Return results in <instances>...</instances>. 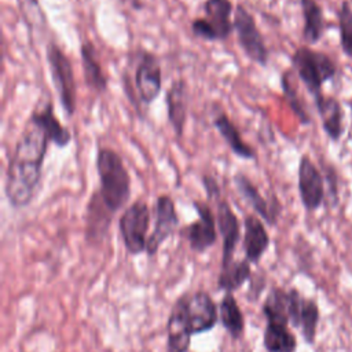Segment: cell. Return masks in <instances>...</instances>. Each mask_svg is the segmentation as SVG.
<instances>
[{"mask_svg": "<svg viewBox=\"0 0 352 352\" xmlns=\"http://www.w3.org/2000/svg\"><path fill=\"white\" fill-rule=\"evenodd\" d=\"M300 1H301L302 16H304L302 36L305 41L314 44L320 38L324 28L322 8L315 0H300Z\"/></svg>", "mask_w": 352, "mask_h": 352, "instance_id": "cell-26", "label": "cell"}, {"mask_svg": "<svg viewBox=\"0 0 352 352\" xmlns=\"http://www.w3.org/2000/svg\"><path fill=\"white\" fill-rule=\"evenodd\" d=\"M191 330V334H201L212 330L219 320V308L209 293L198 290L179 297Z\"/></svg>", "mask_w": 352, "mask_h": 352, "instance_id": "cell-10", "label": "cell"}, {"mask_svg": "<svg viewBox=\"0 0 352 352\" xmlns=\"http://www.w3.org/2000/svg\"><path fill=\"white\" fill-rule=\"evenodd\" d=\"M96 172L99 176V195L106 208L116 214L131 198V175L121 155L109 147L96 151Z\"/></svg>", "mask_w": 352, "mask_h": 352, "instance_id": "cell-2", "label": "cell"}, {"mask_svg": "<svg viewBox=\"0 0 352 352\" xmlns=\"http://www.w3.org/2000/svg\"><path fill=\"white\" fill-rule=\"evenodd\" d=\"M217 230L221 236V265H227L234 260L235 248L241 239V227L236 214L226 199L217 201L216 210Z\"/></svg>", "mask_w": 352, "mask_h": 352, "instance_id": "cell-14", "label": "cell"}, {"mask_svg": "<svg viewBox=\"0 0 352 352\" xmlns=\"http://www.w3.org/2000/svg\"><path fill=\"white\" fill-rule=\"evenodd\" d=\"M219 319L223 327L234 340H239L245 331L243 314L231 292H227L219 307Z\"/></svg>", "mask_w": 352, "mask_h": 352, "instance_id": "cell-21", "label": "cell"}, {"mask_svg": "<svg viewBox=\"0 0 352 352\" xmlns=\"http://www.w3.org/2000/svg\"><path fill=\"white\" fill-rule=\"evenodd\" d=\"M191 336L183 304L177 298L166 323V352H188Z\"/></svg>", "mask_w": 352, "mask_h": 352, "instance_id": "cell-17", "label": "cell"}, {"mask_svg": "<svg viewBox=\"0 0 352 352\" xmlns=\"http://www.w3.org/2000/svg\"><path fill=\"white\" fill-rule=\"evenodd\" d=\"M26 3H29V4H33L34 7H37V8H38V3H37V0H22V4H23L22 7H25V4H26Z\"/></svg>", "mask_w": 352, "mask_h": 352, "instance_id": "cell-31", "label": "cell"}, {"mask_svg": "<svg viewBox=\"0 0 352 352\" xmlns=\"http://www.w3.org/2000/svg\"><path fill=\"white\" fill-rule=\"evenodd\" d=\"M50 143H52V136L34 107L22 128L7 165L4 192L12 208L29 206L38 194Z\"/></svg>", "mask_w": 352, "mask_h": 352, "instance_id": "cell-1", "label": "cell"}, {"mask_svg": "<svg viewBox=\"0 0 352 352\" xmlns=\"http://www.w3.org/2000/svg\"><path fill=\"white\" fill-rule=\"evenodd\" d=\"M234 32L243 54L256 65L265 67L270 59V50L265 44L254 16L243 4H236L234 11Z\"/></svg>", "mask_w": 352, "mask_h": 352, "instance_id": "cell-7", "label": "cell"}, {"mask_svg": "<svg viewBox=\"0 0 352 352\" xmlns=\"http://www.w3.org/2000/svg\"><path fill=\"white\" fill-rule=\"evenodd\" d=\"M213 126L227 143L231 153L242 160H256L257 154L252 146H249L241 136L236 125L230 120L224 111H219L213 118Z\"/></svg>", "mask_w": 352, "mask_h": 352, "instance_id": "cell-20", "label": "cell"}, {"mask_svg": "<svg viewBox=\"0 0 352 352\" xmlns=\"http://www.w3.org/2000/svg\"><path fill=\"white\" fill-rule=\"evenodd\" d=\"M201 182H202V186L206 191V197L208 199H213V198H219L220 195V187L216 182V179L212 176V175H204L201 177Z\"/></svg>", "mask_w": 352, "mask_h": 352, "instance_id": "cell-30", "label": "cell"}, {"mask_svg": "<svg viewBox=\"0 0 352 352\" xmlns=\"http://www.w3.org/2000/svg\"><path fill=\"white\" fill-rule=\"evenodd\" d=\"M280 87H282V91H283V95L290 106V109L294 111V114L300 118V121L302 124H307L309 122V117L304 109V104L298 98V94H297V89L293 84V80H292V73L290 72H285L280 77Z\"/></svg>", "mask_w": 352, "mask_h": 352, "instance_id": "cell-28", "label": "cell"}, {"mask_svg": "<svg viewBox=\"0 0 352 352\" xmlns=\"http://www.w3.org/2000/svg\"><path fill=\"white\" fill-rule=\"evenodd\" d=\"M242 246L249 263L257 264L270 246V235L264 223L256 214H248L243 219Z\"/></svg>", "mask_w": 352, "mask_h": 352, "instance_id": "cell-16", "label": "cell"}, {"mask_svg": "<svg viewBox=\"0 0 352 352\" xmlns=\"http://www.w3.org/2000/svg\"><path fill=\"white\" fill-rule=\"evenodd\" d=\"M252 276L250 263L245 260H232L227 265L220 267L217 276V289L227 292L238 290Z\"/></svg>", "mask_w": 352, "mask_h": 352, "instance_id": "cell-22", "label": "cell"}, {"mask_svg": "<svg viewBox=\"0 0 352 352\" xmlns=\"http://www.w3.org/2000/svg\"><path fill=\"white\" fill-rule=\"evenodd\" d=\"M340 30L344 51L352 58V10L348 4H344L340 12Z\"/></svg>", "mask_w": 352, "mask_h": 352, "instance_id": "cell-29", "label": "cell"}, {"mask_svg": "<svg viewBox=\"0 0 352 352\" xmlns=\"http://www.w3.org/2000/svg\"><path fill=\"white\" fill-rule=\"evenodd\" d=\"M292 65L298 78L304 82L315 99L322 95V84L331 78L336 73L334 63L327 55L314 51L308 47H300L294 51L292 56Z\"/></svg>", "mask_w": 352, "mask_h": 352, "instance_id": "cell-5", "label": "cell"}, {"mask_svg": "<svg viewBox=\"0 0 352 352\" xmlns=\"http://www.w3.org/2000/svg\"><path fill=\"white\" fill-rule=\"evenodd\" d=\"M154 230L148 235L146 253L153 257L162 243L170 238L179 227V216L176 212L175 201L168 194H161L157 197L154 208Z\"/></svg>", "mask_w": 352, "mask_h": 352, "instance_id": "cell-11", "label": "cell"}, {"mask_svg": "<svg viewBox=\"0 0 352 352\" xmlns=\"http://www.w3.org/2000/svg\"><path fill=\"white\" fill-rule=\"evenodd\" d=\"M45 60L60 106L63 111L67 114V117H73L76 113L77 100V87L73 65L69 56L62 51V48L55 41H50L47 44Z\"/></svg>", "mask_w": 352, "mask_h": 352, "instance_id": "cell-3", "label": "cell"}, {"mask_svg": "<svg viewBox=\"0 0 352 352\" xmlns=\"http://www.w3.org/2000/svg\"><path fill=\"white\" fill-rule=\"evenodd\" d=\"M263 344L267 352H296L297 340L287 324L267 323L263 334Z\"/></svg>", "mask_w": 352, "mask_h": 352, "instance_id": "cell-23", "label": "cell"}, {"mask_svg": "<svg viewBox=\"0 0 352 352\" xmlns=\"http://www.w3.org/2000/svg\"><path fill=\"white\" fill-rule=\"evenodd\" d=\"M316 100V107L322 118V124L327 135L333 139H338L342 131V117H341V109L336 99L320 95Z\"/></svg>", "mask_w": 352, "mask_h": 352, "instance_id": "cell-25", "label": "cell"}, {"mask_svg": "<svg viewBox=\"0 0 352 352\" xmlns=\"http://www.w3.org/2000/svg\"><path fill=\"white\" fill-rule=\"evenodd\" d=\"M135 89L138 99L150 106L162 91V69L158 56L150 51H142L135 69Z\"/></svg>", "mask_w": 352, "mask_h": 352, "instance_id": "cell-9", "label": "cell"}, {"mask_svg": "<svg viewBox=\"0 0 352 352\" xmlns=\"http://www.w3.org/2000/svg\"><path fill=\"white\" fill-rule=\"evenodd\" d=\"M198 219L180 230V235L195 253H204L217 241V223L212 208L202 201H192Z\"/></svg>", "mask_w": 352, "mask_h": 352, "instance_id": "cell-8", "label": "cell"}, {"mask_svg": "<svg viewBox=\"0 0 352 352\" xmlns=\"http://www.w3.org/2000/svg\"><path fill=\"white\" fill-rule=\"evenodd\" d=\"M298 192L307 210L318 209L324 198L323 177L308 155H302L298 164Z\"/></svg>", "mask_w": 352, "mask_h": 352, "instance_id": "cell-12", "label": "cell"}, {"mask_svg": "<svg viewBox=\"0 0 352 352\" xmlns=\"http://www.w3.org/2000/svg\"><path fill=\"white\" fill-rule=\"evenodd\" d=\"M150 221L151 212L143 199H136L124 209L118 220V230L128 253L136 256L146 252Z\"/></svg>", "mask_w": 352, "mask_h": 352, "instance_id": "cell-6", "label": "cell"}, {"mask_svg": "<svg viewBox=\"0 0 352 352\" xmlns=\"http://www.w3.org/2000/svg\"><path fill=\"white\" fill-rule=\"evenodd\" d=\"M319 322V308L314 300L302 298L298 315V327L301 329L305 342L312 344L316 336V326Z\"/></svg>", "mask_w": 352, "mask_h": 352, "instance_id": "cell-27", "label": "cell"}, {"mask_svg": "<svg viewBox=\"0 0 352 352\" xmlns=\"http://www.w3.org/2000/svg\"><path fill=\"white\" fill-rule=\"evenodd\" d=\"M232 182H234L235 188L239 192V195L243 198V201L249 206H252V209L256 212V214H258L261 219H264L267 224L275 226L279 212H280L279 202L276 199H274L272 202L265 199L260 194L257 186L242 172H236L232 176Z\"/></svg>", "mask_w": 352, "mask_h": 352, "instance_id": "cell-13", "label": "cell"}, {"mask_svg": "<svg viewBox=\"0 0 352 352\" xmlns=\"http://www.w3.org/2000/svg\"><path fill=\"white\" fill-rule=\"evenodd\" d=\"M113 216L114 214L103 204L98 190L94 191L87 204V241L100 242L109 231Z\"/></svg>", "mask_w": 352, "mask_h": 352, "instance_id": "cell-18", "label": "cell"}, {"mask_svg": "<svg viewBox=\"0 0 352 352\" xmlns=\"http://www.w3.org/2000/svg\"><path fill=\"white\" fill-rule=\"evenodd\" d=\"M263 315L267 323L289 324V290L272 287L263 304Z\"/></svg>", "mask_w": 352, "mask_h": 352, "instance_id": "cell-24", "label": "cell"}, {"mask_svg": "<svg viewBox=\"0 0 352 352\" xmlns=\"http://www.w3.org/2000/svg\"><path fill=\"white\" fill-rule=\"evenodd\" d=\"M80 56L82 66V76L87 87L96 92L103 94L107 91V76L98 58L96 48L92 41L87 40L80 45Z\"/></svg>", "mask_w": 352, "mask_h": 352, "instance_id": "cell-19", "label": "cell"}, {"mask_svg": "<svg viewBox=\"0 0 352 352\" xmlns=\"http://www.w3.org/2000/svg\"><path fill=\"white\" fill-rule=\"evenodd\" d=\"M168 122L177 139L184 133V126L187 121L188 110V87L183 78L173 80L170 87L165 94Z\"/></svg>", "mask_w": 352, "mask_h": 352, "instance_id": "cell-15", "label": "cell"}, {"mask_svg": "<svg viewBox=\"0 0 352 352\" xmlns=\"http://www.w3.org/2000/svg\"><path fill=\"white\" fill-rule=\"evenodd\" d=\"M205 16H198L191 22V32L197 38L205 41H224L234 32L231 14L234 10L231 0H205L202 4Z\"/></svg>", "mask_w": 352, "mask_h": 352, "instance_id": "cell-4", "label": "cell"}]
</instances>
